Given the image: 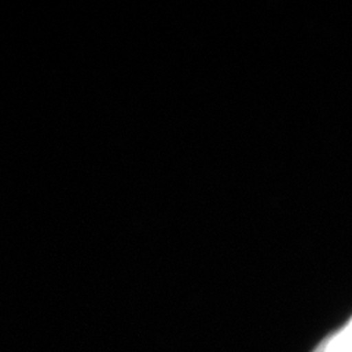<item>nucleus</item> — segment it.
Here are the masks:
<instances>
[{
  "mask_svg": "<svg viewBox=\"0 0 352 352\" xmlns=\"http://www.w3.org/2000/svg\"><path fill=\"white\" fill-rule=\"evenodd\" d=\"M314 352H352V318Z\"/></svg>",
  "mask_w": 352,
  "mask_h": 352,
  "instance_id": "obj_1",
  "label": "nucleus"
}]
</instances>
